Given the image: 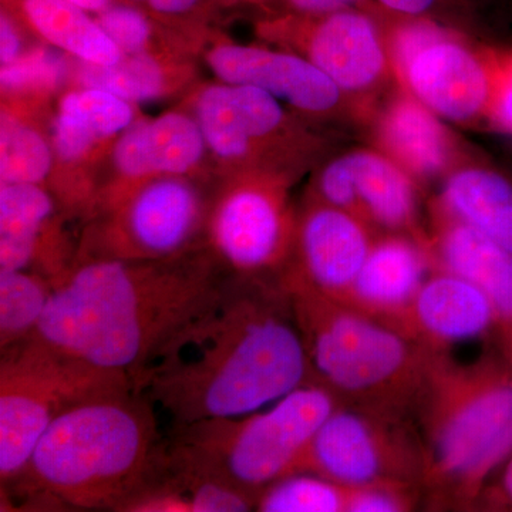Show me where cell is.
<instances>
[{
	"instance_id": "23",
	"label": "cell",
	"mask_w": 512,
	"mask_h": 512,
	"mask_svg": "<svg viewBox=\"0 0 512 512\" xmlns=\"http://www.w3.org/2000/svg\"><path fill=\"white\" fill-rule=\"evenodd\" d=\"M437 205L512 254V174L487 160L456 165Z\"/></svg>"
},
{
	"instance_id": "27",
	"label": "cell",
	"mask_w": 512,
	"mask_h": 512,
	"mask_svg": "<svg viewBox=\"0 0 512 512\" xmlns=\"http://www.w3.org/2000/svg\"><path fill=\"white\" fill-rule=\"evenodd\" d=\"M77 63L79 86L106 90L131 104L161 99L177 86V69L154 52L124 55L110 66Z\"/></svg>"
},
{
	"instance_id": "13",
	"label": "cell",
	"mask_w": 512,
	"mask_h": 512,
	"mask_svg": "<svg viewBox=\"0 0 512 512\" xmlns=\"http://www.w3.org/2000/svg\"><path fill=\"white\" fill-rule=\"evenodd\" d=\"M292 52L311 60L345 94H366L393 69L376 5L326 15H289L269 26Z\"/></svg>"
},
{
	"instance_id": "36",
	"label": "cell",
	"mask_w": 512,
	"mask_h": 512,
	"mask_svg": "<svg viewBox=\"0 0 512 512\" xmlns=\"http://www.w3.org/2000/svg\"><path fill=\"white\" fill-rule=\"evenodd\" d=\"M474 511L512 512V454L485 485Z\"/></svg>"
},
{
	"instance_id": "26",
	"label": "cell",
	"mask_w": 512,
	"mask_h": 512,
	"mask_svg": "<svg viewBox=\"0 0 512 512\" xmlns=\"http://www.w3.org/2000/svg\"><path fill=\"white\" fill-rule=\"evenodd\" d=\"M30 28L50 46L77 62L110 66L123 53L101 29L96 18L67 0H19Z\"/></svg>"
},
{
	"instance_id": "18",
	"label": "cell",
	"mask_w": 512,
	"mask_h": 512,
	"mask_svg": "<svg viewBox=\"0 0 512 512\" xmlns=\"http://www.w3.org/2000/svg\"><path fill=\"white\" fill-rule=\"evenodd\" d=\"M59 208L43 185H0V271L37 272L53 286L72 271L79 245L64 234Z\"/></svg>"
},
{
	"instance_id": "21",
	"label": "cell",
	"mask_w": 512,
	"mask_h": 512,
	"mask_svg": "<svg viewBox=\"0 0 512 512\" xmlns=\"http://www.w3.org/2000/svg\"><path fill=\"white\" fill-rule=\"evenodd\" d=\"M404 335L437 352L457 343L495 338L493 306L476 285L453 272L431 269L412 303Z\"/></svg>"
},
{
	"instance_id": "38",
	"label": "cell",
	"mask_w": 512,
	"mask_h": 512,
	"mask_svg": "<svg viewBox=\"0 0 512 512\" xmlns=\"http://www.w3.org/2000/svg\"><path fill=\"white\" fill-rule=\"evenodd\" d=\"M23 39L18 23L9 12L2 10L0 15V63L2 66L15 62L23 55Z\"/></svg>"
},
{
	"instance_id": "15",
	"label": "cell",
	"mask_w": 512,
	"mask_h": 512,
	"mask_svg": "<svg viewBox=\"0 0 512 512\" xmlns=\"http://www.w3.org/2000/svg\"><path fill=\"white\" fill-rule=\"evenodd\" d=\"M208 153L192 114L168 111L153 120L134 121L114 141L111 154L116 177L101 188L94 217L154 178H194Z\"/></svg>"
},
{
	"instance_id": "17",
	"label": "cell",
	"mask_w": 512,
	"mask_h": 512,
	"mask_svg": "<svg viewBox=\"0 0 512 512\" xmlns=\"http://www.w3.org/2000/svg\"><path fill=\"white\" fill-rule=\"evenodd\" d=\"M205 60L221 82L258 87L303 116H335L348 97L311 60L292 50L224 42L212 46Z\"/></svg>"
},
{
	"instance_id": "24",
	"label": "cell",
	"mask_w": 512,
	"mask_h": 512,
	"mask_svg": "<svg viewBox=\"0 0 512 512\" xmlns=\"http://www.w3.org/2000/svg\"><path fill=\"white\" fill-rule=\"evenodd\" d=\"M255 500L248 494L205 476L163 451L146 483L120 512H248Z\"/></svg>"
},
{
	"instance_id": "30",
	"label": "cell",
	"mask_w": 512,
	"mask_h": 512,
	"mask_svg": "<svg viewBox=\"0 0 512 512\" xmlns=\"http://www.w3.org/2000/svg\"><path fill=\"white\" fill-rule=\"evenodd\" d=\"M349 487L311 473H296L269 485L256 498L259 512H346Z\"/></svg>"
},
{
	"instance_id": "4",
	"label": "cell",
	"mask_w": 512,
	"mask_h": 512,
	"mask_svg": "<svg viewBox=\"0 0 512 512\" xmlns=\"http://www.w3.org/2000/svg\"><path fill=\"white\" fill-rule=\"evenodd\" d=\"M414 416L426 450L421 500L474 511L512 454V363L495 345L470 363L434 353Z\"/></svg>"
},
{
	"instance_id": "39",
	"label": "cell",
	"mask_w": 512,
	"mask_h": 512,
	"mask_svg": "<svg viewBox=\"0 0 512 512\" xmlns=\"http://www.w3.org/2000/svg\"><path fill=\"white\" fill-rule=\"evenodd\" d=\"M204 0H146L151 12L164 18L190 15L200 8Z\"/></svg>"
},
{
	"instance_id": "40",
	"label": "cell",
	"mask_w": 512,
	"mask_h": 512,
	"mask_svg": "<svg viewBox=\"0 0 512 512\" xmlns=\"http://www.w3.org/2000/svg\"><path fill=\"white\" fill-rule=\"evenodd\" d=\"M67 2L73 3L74 6L86 10V12L96 13V15L113 5V0H67Z\"/></svg>"
},
{
	"instance_id": "34",
	"label": "cell",
	"mask_w": 512,
	"mask_h": 512,
	"mask_svg": "<svg viewBox=\"0 0 512 512\" xmlns=\"http://www.w3.org/2000/svg\"><path fill=\"white\" fill-rule=\"evenodd\" d=\"M421 500L417 488L394 484L360 485L349 487L346 512H407L413 511Z\"/></svg>"
},
{
	"instance_id": "8",
	"label": "cell",
	"mask_w": 512,
	"mask_h": 512,
	"mask_svg": "<svg viewBox=\"0 0 512 512\" xmlns=\"http://www.w3.org/2000/svg\"><path fill=\"white\" fill-rule=\"evenodd\" d=\"M292 174L248 170L225 174L210 195L205 245L232 275L278 279L292 258L298 211Z\"/></svg>"
},
{
	"instance_id": "33",
	"label": "cell",
	"mask_w": 512,
	"mask_h": 512,
	"mask_svg": "<svg viewBox=\"0 0 512 512\" xmlns=\"http://www.w3.org/2000/svg\"><path fill=\"white\" fill-rule=\"evenodd\" d=\"M384 13L399 18L430 19L451 26L470 23L484 0H373Z\"/></svg>"
},
{
	"instance_id": "11",
	"label": "cell",
	"mask_w": 512,
	"mask_h": 512,
	"mask_svg": "<svg viewBox=\"0 0 512 512\" xmlns=\"http://www.w3.org/2000/svg\"><path fill=\"white\" fill-rule=\"evenodd\" d=\"M299 473L348 487L394 484L421 491L426 450L412 420L342 404L313 437Z\"/></svg>"
},
{
	"instance_id": "2",
	"label": "cell",
	"mask_w": 512,
	"mask_h": 512,
	"mask_svg": "<svg viewBox=\"0 0 512 512\" xmlns=\"http://www.w3.org/2000/svg\"><path fill=\"white\" fill-rule=\"evenodd\" d=\"M228 275L205 244L160 261L77 262L33 336L131 379Z\"/></svg>"
},
{
	"instance_id": "19",
	"label": "cell",
	"mask_w": 512,
	"mask_h": 512,
	"mask_svg": "<svg viewBox=\"0 0 512 512\" xmlns=\"http://www.w3.org/2000/svg\"><path fill=\"white\" fill-rule=\"evenodd\" d=\"M426 244L433 268L467 279L487 296L495 315L494 345L512 363L511 252L437 204Z\"/></svg>"
},
{
	"instance_id": "12",
	"label": "cell",
	"mask_w": 512,
	"mask_h": 512,
	"mask_svg": "<svg viewBox=\"0 0 512 512\" xmlns=\"http://www.w3.org/2000/svg\"><path fill=\"white\" fill-rule=\"evenodd\" d=\"M208 151L225 174L248 170L293 175L291 161L303 148L301 130L285 104L247 84H211L192 100Z\"/></svg>"
},
{
	"instance_id": "22",
	"label": "cell",
	"mask_w": 512,
	"mask_h": 512,
	"mask_svg": "<svg viewBox=\"0 0 512 512\" xmlns=\"http://www.w3.org/2000/svg\"><path fill=\"white\" fill-rule=\"evenodd\" d=\"M134 104L116 94L94 87H82L64 94L57 106L52 128L56 160L69 164L72 175L67 184L62 208L69 214L74 168L96 156L110 140H117L136 121Z\"/></svg>"
},
{
	"instance_id": "9",
	"label": "cell",
	"mask_w": 512,
	"mask_h": 512,
	"mask_svg": "<svg viewBox=\"0 0 512 512\" xmlns=\"http://www.w3.org/2000/svg\"><path fill=\"white\" fill-rule=\"evenodd\" d=\"M386 16L390 60L407 93L443 121L488 120L497 56L477 52L443 23Z\"/></svg>"
},
{
	"instance_id": "5",
	"label": "cell",
	"mask_w": 512,
	"mask_h": 512,
	"mask_svg": "<svg viewBox=\"0 0 512 512\" xmlns=\"http://www.w3.org/2000/svg\"><path fill=\"white\" fill-rule=\"evenodd\" d=\"M278 281L301 332L313 383L343 406L412 419L437 350L291 275Z\"/></svg>"
},
{
	"instance_id": "37",
	"label": "cell",
	"mask_w": 512,
	"mask_h": 512,
	"mask_svg": "<svg viewBox=\"0 0 512 512\" xmlns=\"http://www.w3.org/2000/svg\"><path fill=\"white\" fill-rule=\"evenodd\" d=\"M269 2V0H268ZM288 10L289 15L316 16L349 8H367L373 0H274Z\"/></svg>"
},
{
	"instance_id": "14",
	"label": "cell",
	"mask_w": 512,
	"mask_h": 512,
	"mask_svg": "<svg viewBox=\"0 0 512 512\" xmlns=\"http://www.w3.org/2000/svg\"><path fill=\"white\" fill-rule=\"evenodd\" d=\"M311 198L362 218L377 231H417L419 198L412 175L383 151L355 150L330 160L316 177Z\"/></svg>"
},
{
	"instance_id": "31",
	"label": "cell",
	"mask_w": 512,
	"mask_h": 512,
	"mask_svg": "<svg viewBox=\"0 0 512 512\" xmlns=\"http://www.w3.org/2000/svg\"><path fill=\"white\" fill-rule=\"evenodd\" d=\"M69 73L64 56L47 47L23 53L0 70L3 97L43 99L62 86Z\"/></svg>"
},
{
	"instance_id": "7",
	"label": "cell",
	"mask_w": 512,
	"mask_h": 512,
	"mask_svg": "<svg viewBox=\"0 0 512 512\" xmlns=\"http://www.w3.org/2000/svg\"><path fill=\"white\" fill-rule=\"evenodd\" d=\"M133 392L127 373L86 362L35 336L0 352V481L19 476L50 424L79 404Z\"/></svg>"
},
{
	"instance_id": "35",
	"label": "cell",
	"mask_w": 512,
	"mask_h": 512,
	"mask_svg": "<svg viewBox=\"0 0 512 512\" xmlns=\"http://www.w3.org/2000/svg\"><path fill=\"white\" fill-rule=\"evenodd\" d=\"M488 120L497 130L512 136V53L497 56V76Z\"/></svg>"
},
{
	"instance_id": "6",
	"label": "cell",
	"mask_w": 512,
	"mask_h": 512,
	"mask_svg": "<svg viewBox=\"0 0 512 512\" xmlns=\"http://www.w3.org/2000/svg\"><path fill=\"white\" fill-rule=\"evenodd\" d=\"M342 406L320 384L309 383L269 409L201 420L165 433L171 453L205 476L256 498L282 478L299 473L320 426Z\"/></svg>"
},
{
	"instance_id": "29",
	"label": "cell",
	"mask_w": 512,
	"mask_h": 512,
	"mask_svg": "<svg viewBox=\"0 0 512 512\" xmlns=\"http://www.w3.org/2000/svg\"><path fill=\"white\" fill-rule=\"evenodd\" d=\"M52 293L37 272L0 271V352L35 335Z\"/></svg>"
},
{
	"instance_id": "3",
	"label": "cell",
	"mask_w": 512,
	"mask_h": 512,
	"mask_svg": "<svg viewBox=\"0 0 512 512\" xmlns=\"http://www.w3.org/2000/svg\"><path fill=\"white\" fill-rule=\"evenodd\" d=\"M164 443L156 410L143 397L90 400L50 424L2 495L15 510L120 512L146 483Z\"/></svg>"
},
{
	"instance_id": "28",
	"label": "cell",
	"mask_w": 512,
	"mask_h": 512,
	"mask_svg": "<svg viewBox=\"0 0 512 512\" xmlns=\"http://www.w3.org/2000/svg\"><path fill=\"white\" fill-rule=\"evenodd\" d=\"M52 140L18 113L3 107L0 123V184H37L55 175Z\"/></svg>"
},
{
	"instance_id": "1",
	"label": "cell",
	"mask_w": 512,
	"mask_h": 512,
	"mask_svg": "<svg viewBox=\"0 0 512 512\" xmlns=\"http://www.w3.org/2000/svg\"><path fill=\"white\" fill-rule=\"evenodd\" d=\"M131 383L175 429L254 413L313 380L278 279L229 274Z\"/></svg>"
},
{
	"instance_id": "25",
	"label": "cell",
	"mask_w": 512,
	"mask_h": 512,
	"mask_svg": "<svg viewBox=\"0 0 512 512\" xmlns=\"http://www.w3.org/2000/svg\"><path fill=\"white\" fill-rule=\"evenodd\" d=\"M384 154L402 165L414 180H431L453 170V144L443 120L410 96L384 107L377 126Z\"/></svg>"
},
{
	"instance_id": "41",
	"label": "cell",
	"mask_w": 512,
	"mask_h": 512,
	"mask_svg": "<svg viewBox=\"0 0 512 512\" xmlns=\"http://www.w3.org/2000/svg\"><path fill=\"white\" fill-rule=\"evenodd\" d=\"M128 2H146V0H128Z\"/></svg>"
},
{
	"instance_id": "16",
	"label": "cell",
	"mask_w": 512,
	"mask_h": 512,
	"mask_svg": "<svg viewBox=\"0 0 512 512\" xmlns=\"http://www.w3.org/2000/svg\"><path fill=\"white\" fill-rule=\"evenodd\" d=\"M377 237L369 222L308 197L298 211L291 261L281 275L345 303Z\"/></svg>"
},
{
	"instance_id": "20",
	"label": "cell",
	"mask_w": 512,
	"mask_h": 512,
	"mask_svg": "<svg viewBox=\"0 0 512 512\" xmlns=\"http://www.w3.org/2000/svg\"><path fill=\"white\" fill-rule=\"evenodd\" d=\"M431 269L426 238L383 232L370 249L345 305L404 333L414 298Z\"/></svg>"
},
{
	"instance_id": "32",
	"label": "cell",
	"mask_w": 512,
	"mask_h": 512,
	"mask_svg": "<svg viewBox=\"0 0 512 512\" xmlns=\"http://www.w3.org/2000/svg\"><path fill=\"white\" fill-rule=\"evenodd\" d=\"M97 22L124 55L151 52L153 23L141 10L130 5H111L97 13Z\"/></svg>"
},
{
	"instance_id": "10",
	"label": "cell",
	"mask_w": 512,
	"mask_h": 512,
	"mask_svg": "<svg viewBox=\"0 0 512 512\" xmlns=\"http://www.w3.org/2000/svg\"><path fill=\"white\" fill-rule=\"evenodd\" d=\"M210 195L187 177L154 178L87 221L77 262L160 261L205 244Z\"/></svg>"
}]
</instances>
